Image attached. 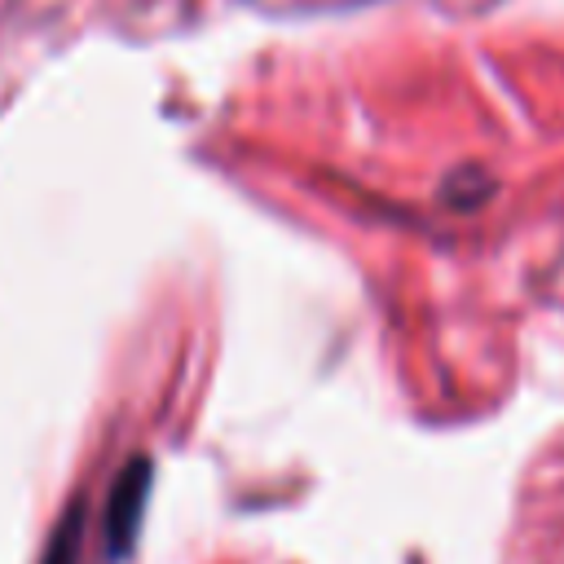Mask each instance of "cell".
<instances>
[{
	"mask_svg": "<svg viewBox=\"0 0 564 564\" xmlns=\"http://www.w3.org/2000/svg\"><path fill=\"white\" fill-rule=\"evenodd\" d=\"M150 485H154V463L145 454H132L119 476L110 480L106 494V516H101V542H106V560H128L137 538H141V520L150 507Z\"/></svg>",
	"mask_w": 564,
	"mask_h": 564,
	"instance_id": "obj_1",
	"label": "cell"
},
{
	"mask_svg": "<svg viewBox=\"0 0 564 564\" xmlns=\"http://www.w3.org/2000/svg\"><path fill=\"white\" fill-rule=\"evenodd\" d=\"M79 546H84V502H70L53 524L40 564H79Z\"/></svg>",
	"mask_w": 564,
	"mask_h": 564,
	"instance_id": "obj_2",
	"label": "cell"
}]
</instances>
